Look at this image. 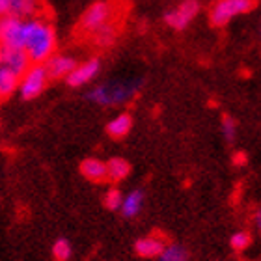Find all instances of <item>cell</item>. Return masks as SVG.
<instances>
[{"label": "cell", "instance_id": "obj_16", "mask_svg": "<svg viewBox=\"0 0 261 261\" xmlns=\"http://www.w3.org/2000/svg\"><path fill=\"white\" fill-rule=\"evenodd\" d=\"M164 243L157 237H142L135 243V250L140 257H159Z\"/></svg>", "mask_w": 261, "mask_h": 261}, {"label": "cell", "instance_id": "obj_9", "mask_svg": "<svg viewBox=\"0 0 261 261\" xmlns=\"http://www.w3.org/2000/svg\"><path fill=\"white\" fill-rule=\"evenodd\" d=\"M0 58H2V65L11 69L13 73L21 76L24 71L30 67V58H28L24 49H15V47H0Z\"/></svg>", "mask_w": 261, "mask_h": 261}, {"label": "cell", "instance_id": "obj_22", "mask_svg": "<svg viewBox=\"0 0 261 261\" xmlns=\"http://www.w3.org/2000/svg\"><path fill=\"white\" fill-rule=\"evenodd\" d=\"M220 130H222L224 140L228 142V144H231V142H235V138H237V121H235L231 116H224Z\"/></svg>", "mask_w": 261, "mask_h": 261}, {"label": "cell", "instance_id": "obj_8", "mask_svg": "<svg viewBox=\"0 0 261 261\" xmlns=\"http://www.w3.org/2000/svg\"><path fill=\"white\" fill-rule=\"evenodd\" d=\"M103 69V64L99 58H88L84 62H76V65L71 69V73L65 76V82L69 84L71 88H82V86H88V84H92L95 79L99 76Z\"/></svg>", "mask_w": 261, "mask_h": 261}, {"label": "cell", "instance_id": "obj_12", "mask_svg": "<svg viewBox=\"0 0 261 261\" xmlns=\"http://www.w3.org/2000/svg\"><path fill=\"white\" fill-rule=\"evenodd\" d=\"M144 200H146V194L142 189H135L130 191L127 196H123V201H121L120 213L125 218H135L140 215L142 207H144Z\"/></svg>", "mask_w": 261, "mask_h": 261}, {"label": "cell", "instance_id": "obj_13", "mask_svg": "<svg viewBox=\"0 0 261 261\" xmlns=\"http://www.w3.org/2000/svg\"><path fill=\"white\" fill-rule=\"evenodd\" d=\"M133 129V116L127 114V112H121V114H116L112 120L107 123V133L112 138H123L127 136Z\"/></svg>", "mask_w": 261, "mask_h": 261}, {"label": "cell", "instance_id": "obj_25", "mask_svg": "<svg viewBox=\"0 0 261 261\" xmlns=\"http://www.w3.org/2000/svg\"><path fill=\"white\" fill-rule=\"evenodd\" d=\"M0 65H2V58H0Z\"/></svg>", "mask_w": 261, "mask_h": 261}, {"label": "cell", "instance_id": "obj_19", "mask_svg": "<svg viewBox=\"0 0 261 261\" xmlns=\"http://www.w3.org/2000/svg\"><path fill=\"white\" fill-rule=\"evenodd\" d=\"M191 254L183 245H164L163 252L159 254V261H189Z\"/></svg>", "mask_w": 261, "mask_h": 261}, {"label": "cell", "instance_id": "obj_6", "mask_svg": "<svg viewBox=\"0 0 261 261\" xmlns=\"http://www.w3.org/2000/svg\"><path fill=\"white\" fill-rule=\"evenodd\" d=\"M114 17V4L109 0H95L86 8L81 17V28L86 34H93L97 28L112 21Z\"/></svg>", "mask_w": 261, "mask_h": 261}, {"label": "cell", "instance_id": "obj_23", "mask_svg": "<svg viewBox=\"0 0 261 261\" xmlns=\"http://www.w3.org/2000/svg\"><path fill=\"white\" fill-rule=\"evenodd\" d=\"M252 243V237L248 231H237V233L231 235V239H229V245H231V248L237 252L241 250H246L248 246H250Z\"/></svg>", "mask_w": 261, "mask_h": 261}, {"label": "cell", "instance_id": "obj_5", "mask_svg": "<svg viewBox=\"0 0 261 261\" xmlns=\"http://www.w3.org/2000/svg\"><path fill=\"white\" fill-rule=\"evenodd\" d=\"M201 6L198 0H181L179 4L170 8L164 11L163 21L168 24L172 30L183 32L185 28H189L194 22V19L200 15Z\"/></svg>", "mask_w": 261, "mask_h": 261}, {"label": "cell", "instance_id": "obj_18", "mask_svg": "<svg viewBox=\"0 0 261 261\" xmlns=\"http://www.w3.org/2000/svg\"><path fill=\"white\" fill-rule=\"evenodd\" d=\"M130 172V164L125 159L121 157H112L107 163V179L110 181H123Z\"/></svg>", "mask_w": 261, "mask_h": 261}, {"label": "cell", "instance_id": "obj_2", "mask_svg": "<svg viewBox=\"0 0 261 261\" xmlns=\"http://www.w3.org/2000/svg\"><path fill=\"white\" fill-rule=\"evenodd\" d=\"M56 30L43 17H28L24 30V45L28 58L32 64H45L56 53Z\"/></svg>", "mask_w": 261, "mask_h": 261}, {"label": "cell", "instance_id": "obj_14", "mask_svg": "<svg viewBox=\"0 0 261 261\" xmlns=\"http://www.w3.org/2000/svg\"><path fill=\"white\" fill-rule=\"evenodd\" d=\"M118 36H120V30H118V27L112 24V21H110V22H107V24H103L101 28H97V30L92 34V39L99 49H109V47H112V45L116 43Z\"/></svg>", "mask_w": 261, "mask_h": 261}, {"label": "cell", "instance_id": "obj_20", "mask_svg": "<svg viewBox=\"0 0 261 261\" xmlns=\"http://www.w3.org/2000/svg\"><path fill=\"white\" fill-rule=\"evenodd\" d=\"M103 201H105V207H107L109 211H120L121 201H123V194H121L120 189L112 187V189H109V191H107Z\"/></svg>", "mask_w": 261, "mask_h": 261}, {"label": "cell", "instance_id": "obj_4", "mask_svg": "<svg viewBox=\"0 0 261 261\" xmlns=\"http://www.w3.org/2000/svg\"><path fill=\"white\" fill-rule=\"evenodd\" d=\"M49 81L50 76L43 64H30V67L19 76V88H17L19 95L22 99H27V101L39 97L45 88H47Z\"/></svg>", "mask_w": 261, "mask_h": 261}, {"label": "cell", "instance_id": "obj_7", "mask_svg": "<svg viewBox=\"0 0 261 261\" xmlns=\"http://www.w3.org/2000/svg\"><path fill=\"white\" fill-rule=\"evenodd\" d=\"M24 30H27V19L13 15H2L0 17V47L22 49Z\"/></svg>", "mask_w": 261, "mask_h": 261}, {"label": "cell", "instance_id": "obj_1", "mask_svg": "<svg viewBox=\"0 0 261 261\" xmlns=\"http://www.w3.org/2000/svg\"><path fill=\"white\" fill-rule=\"evenodd\" d=\"M144 88L142 76H125V79H110L99 82L86 92V99L99 107H121L140 93Z\"/></svg>", "mask_w": 261, "mask_h": 261}, {"label": "cell", "instance_id": "obj_15", "mask_svg": "<svg viewBox=\"0 0 261 261\" xmlns=\"http://www.w3.org/2000/svg\"><path fill=\"white\" fill-rule=\"evenodd\" d=\"M81 172L82 175L90 181H105L107 179V163L99 161V159H86L82 161L81 164Z\"/></svg>", "mask_w": 261, "mask_h": 261}, {"label": "cell", "instance_id": "obj_26", "mask_svg": "<svg viewBox=\"0 0 261 261\" xmlns=\"http://www.w3.org/2000/svg\"><path fill=\"white\" fill-rule=\"evenodd\" d=\"M259 34H261V27H259Z\"/></svg>", "mask_w": 261, "mask_h": 261}, {"label": "cell", "instance_id": "obj_3", "mask_svg": "<svg viewBox=\"0 0 261 261\" xmlns=\"http://www.w3.org/2000/svg\"><path fill=\"white\" fill-rule=\"evenodd\" d=\"M256 8V0H215L209 10V21L213 27H226L241 15L250 13Z\"/></svg>", "mask_w": 261, "mask_h": 261}, {"label": "cell", "instance_id": "obj_21", "mask_svg": "<svg viewBox=\"0 0 261 261\" xmlns=\"http://www.w3.org/2000/svg\"><path fill=\"white\" fill-rule=\"evenodd\" d=\"M73 254V248H71V243L67 239H58L53 245V256L56 257V261H67Z\"/></svg>", "mask_w": 261, "mask_h": 261}, {"label": "cell", "instance_id": "obj_24", "mask_svg": "<svg viewBox=\"0 0 261 261\" xmlns=\"http://www.w3.org/2000/svg\"><path fill=\"white\" fill-rule=\"evenodd\" d=\"M254 222H256V228L261 231V207L256 211V217H254Z\"/></svg>", "mask_w": 261, "mask_h": 261}, {"label": "cell", "instance_id": "obj_11", "mask_svg": "<svg viewBox=\"0 0 261 261\" xmlns=\"http://www.w3.org/2000/svg\"><path fill=\"white\" fill-rule=\"evenodd\" d=\"M43 65L50 79H65L76 65V60L69 55H56L55 53Z\"/></svg>", "mask_w": 261, "mask_h": 261}, {"label": "cell", "instance_id": "obj_17", "mask_svg": "<svg viewBox=\"0 0 261 261\" xmlns=\"http://www.w3.org/2000/svg\"><path fill=\"white\" fill-rule=\"evenodd\" d=\"M17 88H19V75L4 65H0V101L13 95Z\"/></svg>", "mask_w": 261, "mask_h": 261}, {"label": "cell", "instance_id": "obj_10", "mask_svg": "<svg viewBox=\"0 0 261 261\" xmlns=\"http://www.w3.org/2000/svg\"><path fill=\"white\" fill-rule=\"evenodd\" d=\"M41 10V2L39 0H2V11L4 15L21 17H36Z\"/></svg>", "mask_w": 261, "mask_h": 261}]
</instances>
